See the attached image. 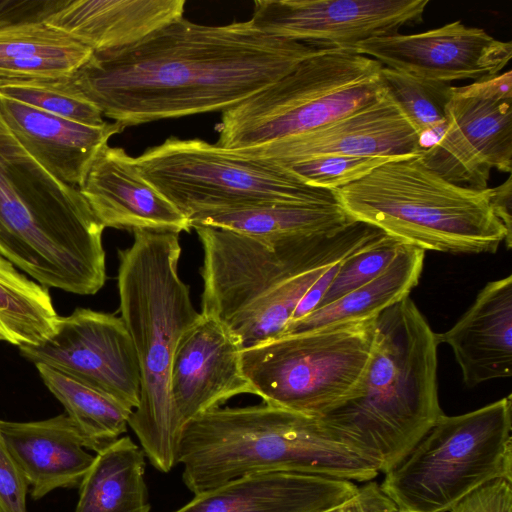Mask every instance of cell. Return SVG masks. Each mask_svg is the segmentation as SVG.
Returning <instances> with one entry per match:
<instances>
[{"instance_id":"9a60e30c","label":"cell","mask_w":512,"mask_h":512,"mask_svg":"<svg viewBox=\"0 0 512 512\" xmlns=\"http://www.w3.org/2000/svg\"><path fill=\"white\" fill-rule=\"evenodd\" d=\"M355 51L386 67L450 83L499 74L512 57V43L461 21L416 34H393L359 43Z\"/></svg>"},{"instance_id":"e575fe53","label":"cell","mask_w":512,"mask_h":512,"mask_svg":"<svg viewBox=\"0 0 512 512\" xmlns=\"http://www.w3.org/2000/svg\"><path fill=\"white\" fill-rule=\"evenodd\" d=\"M28 485L0 434V512H28Z\"/></svg>"},{"instance_id":"4dcf8cb0","label":"cell","mask_w":512,"mask_h":512,"mask_svg":"<svg viewBox=\"0 0 512 512\" xmlns=\"http://www.w3.org/2000/svg\"><path fill=\"white\" fill-rule=\"evenodd\" d=\"M333 264L322 265L290 278L255 302L227 327L244 347L278 337L304 295Z\"/></svg>"},{"instance_id":"484cf974","label":"cell","mask_w":512,"mask_h":512,"mask_svg":"<svg viewBox=\"0 0 512 512\" xmlns=\"http://www.w3.org/2000/svg\"><path fill=\"white\" fill-rule=\"evenodd\" d=\"M190 220L192 227L211 226L272 240L331 234L353 222L338 203H279L205 211Z\"/></svg>"},{"instance_id":"d590c367","label":"cell","mask_w":512,"mask_h":512,"mask_svg":"<svg viewBox=\"0 0 512 512\" xmlns=\"http://www.w3.org/2000/svg\"><path fill=\"white\" fill-rule=\"evenodd\" d=\"M449 512H512V481L492 480L465 496Z\"/></svg>"},{"instance_id":"836d02e7","label":"cell","mask_w":512,"mask_h":512,"mask_svg":"<svg viewBox=\"0 0 512 512\" xmlns=\"http://www.w3.org/2000/svg\"><path fill=\"white\" fill-rule=\"evenodd\" d=\"M393 158L324 156L305 161L280 164L306 184L322 189L336 190L348 185Z\"/></svg>"},{"instance_id":"8d00e7d4","label":"cell","mask_w":512,"mask_h":512,"mask_svg":"<svg viewBox=\"0 0 512 512\" xmlns=\"http://www.w3.org/2000/svg\"><path fill=\"white\" fill-rule=\"evenodd\" d=\"M64 0L0 1V27L45 22Z\"/></svg>"},{"instance_id":"e0dca14e","label":"cell","mask_w":512,"mask_h":512,"mask_svg":"<svg viewBox=\"0 0 512 512\" xmlns=\"http://www.w3.org/2000/svg\"><path fill=\"white\" fill-rule=\"evenodd\" d=\"M241 340L222 322L201 317L181 336L170 372V394L182 425L255 391L242 369Z\"/></svg>"},{"instance_id":"5bb4252c","label":"cell","mask_w":512,"mask_h":512,"mask_svg":"<svg viewBox=\"0 0 512 512\" xmlns=\"http://www.w3.org/2000/svg\"><path fill=\"white\" fill-rule=\"evenodd\" d=\"M429 0H256L253 25L326 50H355L371 38L423 21Z\"/></svg>"},{"instance_id":"44dd1931","label":"cell","mask_w":512,"mask_h":512,"mask_svg":"<svg viewBox=\"0 0 512 512\" xmlns=\"http://www.w3.org/2000/svg\"><path fill=\"white\" fill-rule=\"evenodd\" d=\"M466 386L512 374V275L487 283L472 306L444 333Z\"/></svg>"},{"instance_id":"ac0fdd59","label":"cell","mask_w":512,"mask_h":512,"mask_svg":"<svg viewBox=\"0 0 512 512\" xmlns=\"http://www.w3.org/2000/svg\"><path fill=\"white\" fill-rule=\"evenodd\" d=\"M79 190L104 227L190 232L191 220L139 171L120 147L105 145L89 166Z\"/></svg>"},{"instance_id":"74e56055","label":"cell","mask_w":512,"mask_h":512,"mask_svg":"<svg viewBox=\"0 0 512 512\" xmlns=\"http://www.w3.org/2000/svg\"><path fill=\"white\" fill-rule=\"evenodd\" d=\"M388 499L381 491L379 484L370 481L360 488L359 494L352 501L335 512H377Z\"/></svg>"},{"instance_id":"83f0119b","label":"cell","mask_w":512,"mask_h":512,"mask_svg":"<svg viewBox=\"0 0 512 512\" xmlns=\"http://www.w3.org/2000/svg\"><path fill=\"white\" fill-rule=\"evenodd\" d=\"M35 366L83 435L87 449L97 453L126 432L132 410L50 366Z\"/></svg>"},{"instance_id":"4fadbf2b","label":"cell","mask_w":512,"mask_h":512,"mask_svg":"<svg viewBox=\"0 0 512 512\" xmlns=\"http://www.w3.org/2000/svg\"><path fill=\"white\" fill-rule=\"evenodd\" d=\"M19 349L35 365L50 366L129 410L139 404V364L121 317L77 308L69 316H58L54 331L42 343Z\"/></svg>"},{"instance_id":"1f68e13d","label":"cell","mask_w":512,"mask_h":512,"mask_svg":"<svg viewBox=\"0 0 512 512\" xmlns=\"http://www.w3.org/2000/svg\"><path fill=\"white\" fill-rule=\"evenodd\" d=\"M0 96L85 125L100 126L106 122L71 76L0 78Z\"/></svg>"},{"instance_id":"6da1fadb","label":"cell","mask_w":512,"mask_h":512,"mask_svg":"<svg viewBox=\"0 0 512 512\" xmlns=\"http://www.w3.org/2000/svg\"><path fill=\"white\" fill-rule=\"evenodd\" d=\"M325 51L262 32L251 20L212 26L181 18L128 47L93 52L71 78L126 128L223 112Z\"/></svg>"},{"instance_id":"3957f363","label":"cell","mask_w":512,"mask_h":512,"mask_svg":"<svg viewBox=\"0 0 512 512\" xmlns=\"http://www.w3.org/2000/svg\"><path fill=\"white\" fill-rule=\"evenodd\" d=\"M130 247L118 250L119 311L136 352L141 390L130 426L150 463L160 472L176 464L182 425L170 394L174 352L201 313L179 276V234L134 230Z\"/></svg>"},{"instance_id":"ab89813d","label":"cell","mask_w":512,"mask_h":512,"mask_svg":"<svg viewBox=\"0 0 512 512\" xmlns=\"http://www.w3.org/2000/svg\"><path fill=\"white\" fill-rule=\"evenodd\" d=\"M377 512H415L410 510L398 509L396 505L388 499V501Z\"/></svg>"},{"instance_id":"f1b7e54d","label":"cell","mask_w":512,"mask_h":512,"mask_svg":"<svg viewBox=\"0 0 512 512\" xmlns=\"http://www.w3.org/2000/svg\"><path fill=\"white\" fill-rule=\"evenodd\" d=\"M57 319L47 288L0 256V341L38 345L52 334Z\"/></svg>"},{"instance_id":"30bf717a","label":"cell","mask_w":512,"mask_h":512,"mask_svg":"<svg viewBox=\"0 0 512 512\" xmlns=\"http://www.w3.org/2000/svg\"><path fill=\"white\" fill-rule=\"evenodd\" d=\"M141 174L189 219L270 204H334L335 192L306 184L286 167L201 139L169 137L133 157Z\"/></svg>"},{"instance_id":"ba28073f","label":"cell","mask_w":512,"mask_h":512,"mask_svg":"<svg viewBox=\"0 0 512 512\" xmlns=\"http://www.w3.org/2000/svg\"><path fill=\"white\" fill-rule=\"evenodd\" d=\"M382 64L355 50L310 56L288 74L224 110L217 145L239 150L319 128L377 100Z\"/></svg>"},{"instance_id":"52a82bcc","label":"cell","mask_w":512,"mask_h":512,"mask_svg":"<svg viewBox=\"0 0 512 512\" xmlns=\"http://www.w3.org/2000/svg\"><path fill=\"white\" fill-rule=\"evenodd\" d=\"M511 430V394L465 414H442L411 452L384 473L380 489L398 509L450 511L492 480L512 481Z\"/></svg>"},{"instance_id":"d6986e66","label":"cell","mask_w":512,"mask_h":512,"mask_svg":"<svg viewBox=\"0 0 512 512\" xmlns=\"http://www.w3.org/2000/svg\"><path fill=\"white\" fill-rule=\"evenodd\" d=\"M359 491L354 482L343 479L256 472L197 494L173 512H335Z\"/></svg>"},{"instance_id":"ffe728a7","label":"cell","mask_w":512,"mask_h":512,"mask_svg":"<svg viewBox=\"0 0 512 512\" xmlns=\"http://www.w3.org/2000/svg\"><path fill=\"white\" fill-rule=\"evenodd\" d=\"M0 434L35 500L55 489L79 487L95 458L66 414L30 422L0 420Z\"/></svg>"},{"instance_id":"7c38bea8","label":"cell","mask_w":512,"mask_h":512,"mask_svg":"<svg viewBox=\"0 0 512 512\" xmlns=\"http://www.w3.org/2000/svg\"><path fill=\"white\" fill-rule=\"evenodd\" d=\"M441 137L422 162L459 186L486 189L492 169L512 170V72L452 86Z\"/></svg>"},{"instance_id":"f35d334b","label":"cell","mask_w":512,"mask_h":512,"mask_svg":"<svg viewBox=\"0 0 512 512\" xmlns=\"http://www.w3.org/2000/svg\"><path fill=\"white\" fill-rule=\"evenodd\" d=\"M492 206L496 216L512 233V182L510 176L501 185L492 188Z\"/></svg>"},{"instance_id":"4316f807","label":"cell","mask_w":512,"mask_h":512,"mask_svg":"<svg viewBox=\"0 0 512 512\" xmlns=\"http://www.w3.org/2000/svg\"><path fill=\"white\" fill-rule=\"evenodd\" d=\"M425 251L405 245L388 268L336 301L290 322L279 335L303 333L328 325L370 318L409 296L418 284Z\"/></svg>"},{"instance_id":"2e32d148","label":"cell","mask_w":512,"mask_h":512,"mask_svg":"<svg viewBox=\"0 0 512 512\" xmlns=\"http://www.w3.org/2000/svg\"><path fill=\"white\" fill-rule=\"evenodd\" d=\"M421 139L384 90L374 102L309 132L249 148L240 155L288 164L324 156H419Z\"/></svg>"},{"instance_id":"5b68a950","label":"cell","mask_w":512,"mask_h":512,"mask_svg":"<svg viewBox=\"0 0 512 512\" xmlns=\"http://www.w3.org/2000/svg\"><path fill=\"white\" fill-rule=\"evenodd\" d=\"M177 462L194 495L256 472H298L352 482H370L380 473L318 418L264 402L216 407L186 422Z\"/></svg>"},{"instance_id":"7402d4cb","label":"cell","mask_w":512,"mask_h":512,"mask_svg":"<svg viewBox=\"0 0 512 512\" xmlns=\"http://www.w3.org/2000/svg\"><path fill=\"white\" fill-rule=\"evenodd\" d=\"M0 109L24 149L59 180L79 187L98 152L125 127L90 126L0 96Z\"/></svg>"},{"instance_id":"cb8c5ba5","label":"cell","mask_w":512,"mask_h":512,"mask_svg":"<svg viewBox=\"0 0 512 512\" xmlns=\"http://www.w3.org/2000/svg\"><path fill=\"white\" fill-rule=\"evenodd\" d=\"M145 453L129 436L96 453L79 485L75 512H150Z\"/></svg>"},{"instance_id":"7a4b0ae2","label":"cell","mask_w":512,"mask_h":512,"mask_svg":"<svg viewBox=\"0 0 512 512\" xmlns=\"http://www.w3.org/2000/svg\"><path fill=\"white\" fill-rule=\"evenodd\" d=\"M438 345L409 296L389 306L377 315L371 358L355 395L318 419L386 473L444 414L437 388Z\"/></svg>"},{"instance_id":"9c48e42d","label":"cell","mask_w":512,"mask_h":512,"mask_svg":"<svg viewBox=\"0 0 512 512\" xmlns=\"http://www.w3.org/2000/svg\"><path fill=\"white\" fill-rule=\"evenodd\" d=\"M377 315L281 335L242 349V369L269 405L322 418L352 398L370 361Z\"/></svg>"},{"instance_id":"d6a6232c","label":"cell","mask_w":512,"mask_h":512,"mask_svg":"<svg viewBox=\"0 0 512 512\" xmlns=\"http://www.w3.org/2000/svg\"><path fill=\"white\" fill-rule=\"evenodd\" d=\"M405 245L382 232L357 248L341 261L332 282L315 309L336 301L378 277Z\"/></svg>"},{"instance_id":"8992f818","label":"cell","mask_w":512,"mask_h":512,"mask_svg":"<svg viewBox=\"0 0 512 512\" xmlns=\"http://www.w3.org/2000/svg\"><path fill=\"white\" fill-rule=\"evenodd\" d=\"M352 221L378 228L406 245L448 253H494L512 233L496 216L492 188L456 185L419 156L383 163L334 190Z\"/></svg>"},{"instance_id":"f546056e","label":"cell","mask_w":512,"mask_h":512,"mask_svg":"<svg viewBox=\"0 0 512 512\" xmlns=\"http://www.w3.org/2000/svg\"><path fill=\"white\" fill-rule=\"evenodd\" d=\"M384 89L419 135L423 148L432 145V136L444 132L445 110L452 85L382 66Z\"/></svg>"},{"instance_id":"8fae6325","label":"cell","mask_w":512,"mask_h":512,"mask_svg":"<svg viewBox=\"0 0 512 512\" xmlns=\"http://www.w3.org/2000/svg\"><path fill=\"white\" fill-rule=\"evenodd\" d=\"M192 228L203 248L200 313L226 326L290 278L336 263L382 233L358 221L331 234L275 240L211 226Z\"/></svg>"},{"instance_id":"277c9868","label":"cell","mask_w":512,"mask_h":512,"mask_svg":"<svg viewBox=\"0 0 512 512\" xmlns=\"http://www.w3.org/2000/svg\"><path fill=\"white\" fill-rule=\"evenodd\" d=\"M103 230L79 188L29 154L0 109V256L44 287L93 295L106 281Z\"/></svg>"},{"instance_id":"603a6c76","label":"cell","mask_w":512,"mask_h":512,"mask_svg":"<svg viewBox=\"0 0 512 512\" xmlns=\"http://www.w3.org/2000/svg\"><path fill=\"white\" fill-rule=\"evenodd\" d=\"M184 0H64L45 23L93 52L128 47L183 18Z\"/></svg>"},{"instance_id":"d4e9b609","label":"cell","mask_w":512,"mask_h":512,"mask_svg":"<svg viewBox=\"0 0 512 512\" xmlns=\"http://www.w3.org/2000/svg\"><path fill=\"white\" fill-rule=\"evenodd\" d=\"M93 51L45 22L0 27V78L71 76Z\"/></svg>"}]
</instances>
